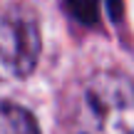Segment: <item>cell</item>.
Masks as SVG:
<instances>
[{
	"label": "cell",
	"instance_id": "cell-2",
	"mask_svg": "<svg viewBox=\"0 0 134 134\" xmlns=\"http://www.w3.org/2000/svg\"><path fill=\"white\" fill-rule=\"evenodd\" d=\"M40 47V27L30 10H0V82L27 77L37 65Z\"/></svg>",
	"mask_w": 134,
	"mask_h": 134
},
{
	"label": "cell",
	"instance_id": "cell-1",
	"mask_svg": "<svg viewBox=\"0 0 134 134\" xmlns=\"http://www.w3.org/2000/svg\"><path fill=\"white\" fill-rule=\"evenodd\" d=\"M70 134H134V82L119 72H94L75 90Z\"/></svg>",
	"mask_w": 134,
	"mask_h": 134
},
{
	"label": "cell",
	"instance_id": "cell-3",
	"mask_svg": "<svg viewBox=\"0 0 134 134\" xmlns=\"http://www.w3.org/2000/svg\"><path fill=\"white\" fill-rule=\"evenodd\" d=\"M0 134H40V127L25 107L0 99Z\"/></svg>",
	"mask_w": 134,
	"mask_h": 134
},
{
	"label": "cell",
	"instance_id": "cell-5",
	"mask_svg": "<svg viewBox=\"0 0 134 134\" xmlns=\"http://www.w3.org/2000/svg\"><path fill=\"white\" fill-rule=\"evenodd\" d=\"M109 8H114V15H119V8H122V0H109Z\"/></svg>",
	"mask_w": 134,
	"mask_h": 134
},
{
	"label": "cell",
	"instance_id": "cell-4",
	"mask_svg": "<svg viewBox=\"0 0 134 134\" xmlns=\"http://www.w3.org/2000/svg\"><path fill=\"white\" fill-rule=\"evenodd\" d=\"M65 8L82 25H94L99 18V0H65Z\"/></svg>",
	"mask_w": 134,
	"mask_h": 134
}]
</instances>
